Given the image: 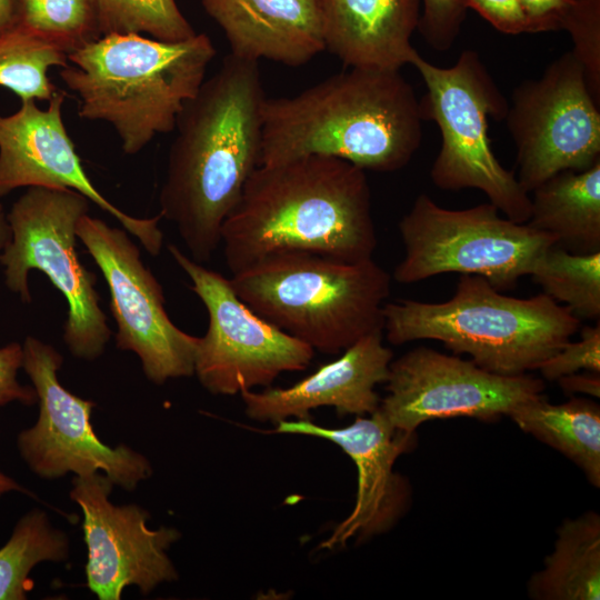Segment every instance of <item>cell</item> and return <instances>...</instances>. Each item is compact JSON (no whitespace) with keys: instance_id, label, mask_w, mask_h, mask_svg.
Returning a JSON list of instances; mask_svg holds the SVG:
<instances>
[{"instance_id":"obj_7","label":"cell","mask_w":600,"mask_h":600,"mask_svg":"<svg viewBox=\"0 0 600 600\" xmlns=\"http://www.w3.org/2000/svg\"><path fill=\"white\" fill-rule=\"evenodd\" d=\"M426 86L419 101L422 120L433 121L441 133V147L430 177L436 187L458 191L478 189L504 217L526 223L530 218V194L516 174L494 156L488 120H504L509 104L479 54L463 51L457 62L442 68L417 51L411 59Z\"/></svg>"},{"instance_id":"obj_15","label":"cell","mask_w":600,"mask_h":600,"mask_svg":"<svg viewBox=\"0 0 600 600\" xmlns=\"http://www.w3.org/2000/svg\"><path fill=\"white\" fill-rule=\"evenodd\" d=\"M112 486L104 473L94 472L76 476L70 492L83 513L87 584L100 600H118L129 586L147 594L178 578L167 551L180 532L150 529L149 513L137 504H113L109 500Z\"/></svg>"},{"instance_id":"obj_32","label":"cell","mask_w":600,"mask_h":600,"mask_svg":"<svg viewBox=\"0 0 600 600\" xmlns=\"http://www.w3.org/2000/svg\"><path fill=\"white\" fill-rule=\"evenodd\" d=\"M22 359V344L12 342L0 348V407L13 401L27 406L38 401L34 388L22 386L17 379Z\"/></svg>"},{"instance_id":"obj_22","label":"cell","mask_w":600,"mask_h":600,"mask_svg":"<svg viewBox=\"0 0 600 600\" xmlns=\"http://www.w3.org/2000/svg\"><path fill=\"white\" fill-rule=\"evenodd\" d=\"M528 589L540 600L600 599L599 514L590 511L562 522L552 553Z\"/></svg>"},{"instance_id":"obj_9","label":"cell","mask_w":600,"mask_h":600,"mask_svg":"<svg viewBox=\"0 0 600 600\" xmlns=\"http://www.w3.org/2000/svg\"><path fill=\"white\" fill-rule=\"evenodd\" d=\"M499 212L490 202L452 210L418 196L399 222L404 256L393 279L410 284L456 272L481 276L498 290L513 288L557 240Z\"/></svg>"},{"instance_id":"obj_30","label":"cell","mask_w":600,"mask_h":600,"mask_svg":"<svg viewBox=\"0 0 600 600\" xmlns=\"http://www.w3.org/2000/svg\"><path fill=\"white\" fill-rule=\"evenodd\" d=\"M542 377L556 381L580 370L600 373V324L583 327L580 340L568 341L539 367Z\"/></svg>"},{"instance_id":"obj_27","label":"cell","mask_w":600,"mask_h":600,"mask_svg":"<svg viewBox=\"0 0 600 600\" xmlns=\"http://www.w3.org/2000/svg\"><path fill=\"white\" fill-rule=\"evenodd\" d=\"M18 24L67 54L101 37L96 0H17Z\"/></svg>"},{"instance_id":"obj_4","label":"cell","mask_w":600,"mask_h":600,"mask_svg":"<svg viewBox=\"0 0 600 600\" xmlns=\"http://www.w3.org/2000/svg\"><path fill=\"white\" fill-rule=\"evenodd\" d=\"M214 56L204 33L180 41L109 33L70 52L59 74L79 97L78 116L111 124L132 156L176 129Z\"/></svg>"},{"instance_id":"obj_20","label":"cell","mask_w":600,"mask_h":600,"mask_svg":"<svg viewBox=\"0 0 600 600\" xmlns=\"http://www.w3.org/2000/svg\"><path fill=\"white\" fill-rule=\"evenodd\" d=\"M322 37L349 68L400 70L417 50L420 0H321Z\"/></svg>"},{"instance_id":"obj_34","label":"cell","mask_w":600,"mask_h":600,"mask_svg":"<svg viewBox=\"0 0 600 600\" xmlns=\"http://www.w3.org/2000/svg\"><path fill=\"white\" fill-rule=\"evenodd\" d=\"M530 32L560 30V23L573 0H519Z\"/></svg>"},{"instance_id":"obj_17","label":"cell","mask_w":600,"mask_h":600,"mask_svg":"<svg viewBox=\"0 0 600 600\" xmlns=\"http://www.w3.org/2000/svg\"><path fill=\"white\" fill-rule=\"evenodd\" d=\"M274 433L311 436L340 447L358 472L356 502L350 514L333 529L320 549L343 546L388 530L400 517L408 500L406 481L394 472L400 454L413 443V434L396 430L377 409L360 416L348 427L326 428L307 420H283Z\"/></svg>"},{"instance_id":"obj_14","label":"cell","mask_w":600,"mask_h":600,"mask_svg":"<svg viewBox=\"0 0 600 600\" xmlns=\"http://www.w3.org/2000/svg\"><path fill=\"white\" fill-rule=\"evenodd\" d=\"M386 382L388 394L378 410L396 430L408 434L433 419L509 416L544 389L543 381L530 374H497L472 360L427 347L391 361Z\"/></svg>"},{"instance_id":"obj_26","label":"cell","mask_w":600,"mask_h":600,"mask_svg":"<svg viewBox=\"0 0 600 600\" xmlns=\"http://www.w3.org/2000/svg\"><path fill=\"white\" fill-rule=\"evenodd\" d=\"M68 63L62 49L20 24L0 36V87L21 101H49L58 90L49 70Z\"/></svg>"},{"instance_id":"obj_24","label":"cell","mask_w":600,"mask_h":600,"mask_svg":"<svg viewBox=\"0 0 600 600\" xmlns=\"http://www.w3.org/2000/svg\"><path fill=\"white\" fill-rule=\"evenodd\" d=\"M68 553L66 533L53 528L43 511L28 512L0 549V600L26 599L32 588V568L43 561H63Z\"/></svg>"},{"instance_id":"obj_31","label":"cell","mask_w":600,"mask_h":600,"mask_svg":"<svg viewBox=\"0 0 600 600\" xmlns=\"http://www.w3.org/2000/svg\"><path fill=\"white\" fill-rule=\"evenodd\" d=\"M418 29L437 51H447L454 43L464 19L461 0H422Z\"/></svg>"},{"instance_id":"obj_37","label":"cell","mask_w":600,"mask_h":600,"mask_svg":"<svg viewBox=\"0 0 600 600\" xmlns=\"http://www.w3.org/2000/svg\"><path fill=\"white\" fill-rule=\"evenodd\" d=\"M11 238V230L8 222L7 213L4 212V209L2 204L0 203V253L7 246Z\"/></svg>"},{"instance_id":"obj_23","label":"cell","mask_w":600,"mask_h":600,"mask_svg":"<svg viewBox=\"0 0 600 600\" xmlns=\"http://www.w3.org/2000/svg\"><path fill=\"white\" fill-rule=\"evenodd\" d=\"M524 432L553 447L600 487V409L593 401L572 399L551 404L540 396L509 413Z\"/></svg>"},{"instance_id":"obj_13","label":"cell","mask_w":600,"mask_h":600,"mask_svg":"<svg viewBox=\"0 0 600 600\" xmlns=\"http://www.w3.org/2000/svg\"><path fill=\"white\" fill-rule=\"evenodd\" d=\"M77 236L108 286L117 347L134 352L146 377L156 384L194 374L199 337L170 320L162 287L127 231L87 213L78 221Z\"/></svg>"},{"instance_id":"obj_35","label":"cell","mask_w":600,"mask_h":600,"mask_svg":"<svg viewBox=\"0 0 600 600\" xmlns=\"http://www.w3.org/2000/svg\"><path fill=\"white\" fill-rule=\"evenodd\" d=\"M561 388L568 393H587L589 396L600 397L599 373L588 372L584 374L572 373L558 379Z\"/></svg>"},{"instance_id":"obj_12","label":"cell","mask_w":600,"mask_h":600,"mask_svg":"<svg viewBox=\"0 0 600 600\" xmlns=\"http://www.w3.org/2000/svg\"><path fill=\"white\" fill-rule=\"evenodd\" d=\"M22 350V368L37 392L39 417L33 427L20 432L18 448L36 474L56 479L69 472L102 471L126 490L151 476L144 456L124 444L111 448L100 441L90 421L94 402L62 387L58 371L63 358L51 344L29 336Z\"/></svg>"},{"instance_id":"obj_18","label":"cell","mask_w":600,"mask_h":600,"mask_svg":"<svg viewBox=\"0 0 600 600\" xmlns=\"http://www.w3.org/2000/svg\"><path fill=\"white\" fill-rule=\"evenodd\" d=\"M392 358L379 330L362 337L338 359L291 387L248 390L240 396L247 416L261 422L307 420L320 407H332L339 416H369L379 407L376 387L387 381Z\"/></svg>"},{"instance_id":"obj_5","label":"cell","mask_w":600,"mask_h":600,"mask_svg":"<svg viewBox=\"0 0 600 600\" xmlns=\"http://www.w3.org/2000/svg\"><path fill=\"white\" fill-rule=\"evenodd\" d=\"M382 312L391 344L437 340L502 376L538 369L581 324L543 292L528 299L506 296L476 274H460L456 292L447 301L402 299L384 303Z\"/></svg>"},{"instance_id":"obj_28","label":"cell","mask_w":600,"mask_h":600,"mask_svg":"<svg viewBox=\"0 0 600 600\" xmlns=\"http://www.w3.org/2000/svg\"><path fill=\"white\" fill-rule=\"evenodd\" d=\"M101 36L139 33L163 41L196 34L176 0H96Z\"/></svg>"},{"instance_id":"obj_33","label":"cell","mask_w":600,"mask_h":600,"mask_svg":"<svg viewBox=\"0 0 600 600\" xmlns=\"http://www.w3.org/2000/svg\"><path fill=\"white\" fill-rule=\"evenodd\" d=\"M466 9L477 11L498 31L507 34L530 32L529 21L519 0H461Z\"/></svg>"},{"instance_id":"obj_36","label":"cell","mask_w":600,"mask_h":600,"mask_svg":"<svg viewBox=\"0 0 600 600\" xmlns=\"http://www.w3.org/2000/svg\"><path fill=\"white\" fill-rule=\"evenodd\" d=\"M18 24L17 0H0V36Z\"/></svg>"},{"instance_id":"obj_21","label":"cell","mask_w":600,"mask_h":600,"mask_svg":"<svg viewBox=\"0 0 600 600\" xmlns=\"http://www.w3.org/2000/svg\"><path fill=\"white\" fill-rule=\"evenodd\" d=\"M529 194L530 227L572 253L600 251V160L583 171H561Z\"/></svg>"},{"instance_id":"obj_1","label":"cell","mask_w":600,"mask_h":600,"mask_svg":"<svg viewBox=\"0 0 600 600\" xmlns=\"http://www.w3.org/2000/svg\"><path fill=\"white\" fill-rule=\"evenodd\" d=\"M266 99L258 62L229 54L178 117L159 206L196 262L211 260L259 166Z\"/></svg>"},{"instance_id":"obj_8","label":"cell","mask_w":600,"mask_h":600,"mask_svg":"<svg viewBox=\"0 0 600 600\" xmlns=\"http://www.w3.org/2000/svg\"><path fill=\"white\" fill-rule=\"evenodd\" d=\"M90 201L66 188L29 187L7 213L11 238L0 253L6 286L31 302L28 274L43 272L68 306L63 341L73 357L94 360L110 340L107 316L99 304L97 276L77 253V224Z\"/></svg>"},{"instance_id":"obj_38","label":"cell","mask_w":600,"mask_h":600,"mask_svg":"<svg viewBox=\"0 0 600 600\" xmlns=\"http://www.w3.org/2000/svg\"><path fill=\"white\" fill-rule=\"evenodd\" d=\"M10 491L28 492L23 488H21L13 479L0 472V496Z\"/></svg>"},{"instance_id":"obj_25","label":"cell","mask_w":600,"mask_h":600,"mask_svg":"<svg viewBox=\"0 0 600 600\" xmlns=\"http://www.w3.org/2000/svg\"><path fill=\"white\" fill-rule=\"evenodd\" d=\"M529 276L579 320L599 321L600 251L579 254L554 244L538 258Z\"/></svg>"},{"instance_id":"obj_11","label":"cell","mask_w":600,"mask_h":600,"mask_svg":"<svg viewBox=\"0 0 600 600\" xmlns=\"http://www.w3.org/2000/svg\"><path fill=\"white\" fill-rule=\"evenodd\" d=\"M507 127L517 149L518 182L530 193L552 176L600 160L599 101L572 51L512 92Z\"/></svg>"},{"instance_id":"obj_29","label":"cell","mask_w":600,"mask_h":600,"mask_svg":"<svg viewBox=\"0 0 600 600\" xmlns=\"http://www.w3.org/2000/svg\"><path fill=\"white\" fill-rule=\"evenodd\" d=\"M560 30L570 33L572 52L584 69L592 94L600 101V0H573Z\"/></svg>"},{"instance_id":"obj_10","label":"cell","mask_w":600,"mask_h":600,"mask_svg":"<svg viewBox=\"0 0 600 600\" xmlns=\"http://www.w3.org/2000/svg\"><path fill=\"white\" fill-rule=\"evenodd\" d=\"M168 251L190 278L209 323L199 338L194 374L213 394L233 396L269 387L282 372L308 368L314 350L251 310L229 279L169 243Z\"/></svg>"},{"instance_id":"obj_19","label":"cell","mask_w":600,"mask_h":600,"mask_svg":"<svg viewBox=\"0 0 600 600\" xmlns=\"http://www.w3.org/2000/svg\"><path fill=\"white\" fill-rule=\"evenodd\" d=\"M230 54L299 67L324 50L321 0H201Z\"/></svg>"},{"instance_id":"obj_2","label":"cell","mask_w":600,"mask_h":600,"mask_svg":"<svg viewBox=\"0 0 600 600\" xmlns=\"http://www.w3.org/2000/svg\"><path fill=\"white\" fill-rule=\"evenodd\" d=\"M221 242L231 274L281 251L371 259L377 233L366 172L316 154L260 164L226 219Z\"/></svg>"},{"instance_id":"obj_6","label":"cell","mask_w":600,"mask_h":600,"mask_svg":"<svg viewBox=\"0 0 600 600\" xmlns=\"http://www.w3.org/2000/svg\"><path fill=\"white\" fill-rule=\"evenodd\" d=\"M257 314L327 354L383 331L391 276L372 258L346 262L308 251L268 254L229 279Z\"/></svg>"},{"instance_id":"obj_16","label":"cell","mask_w":600,"mask_h":600,"mask_svg":"<svg viewBox=\"0 0 600 600\" xmlns=\"http://www.w3.org/2000/svg\"><path fill=\"white\" fill-rule=\"evenodd\" d=\"M63 90L46 109L21 101L18 111L0 114V198L21 187L66 188L84 196L113 217L143 248L157 257L163 244L159 213L136 218L116 207L87 176L62 119Z\"/></svg>"},{"instance_id":"obj_3","label":"cell","mask_w":600,"mask_h":600,"mask_svg":"<svg viewBox=\"0 0 600 600\" xmlns=\"http://www.w3.org/2000/svg\"><path fill=\"white\" fill-rule=\"evenodd\" d=\"M422 121L400 70L350 68L294 96L264 100L259 166L316 154L393 172L418 151Z\"/></svg>"}]
</instances>
